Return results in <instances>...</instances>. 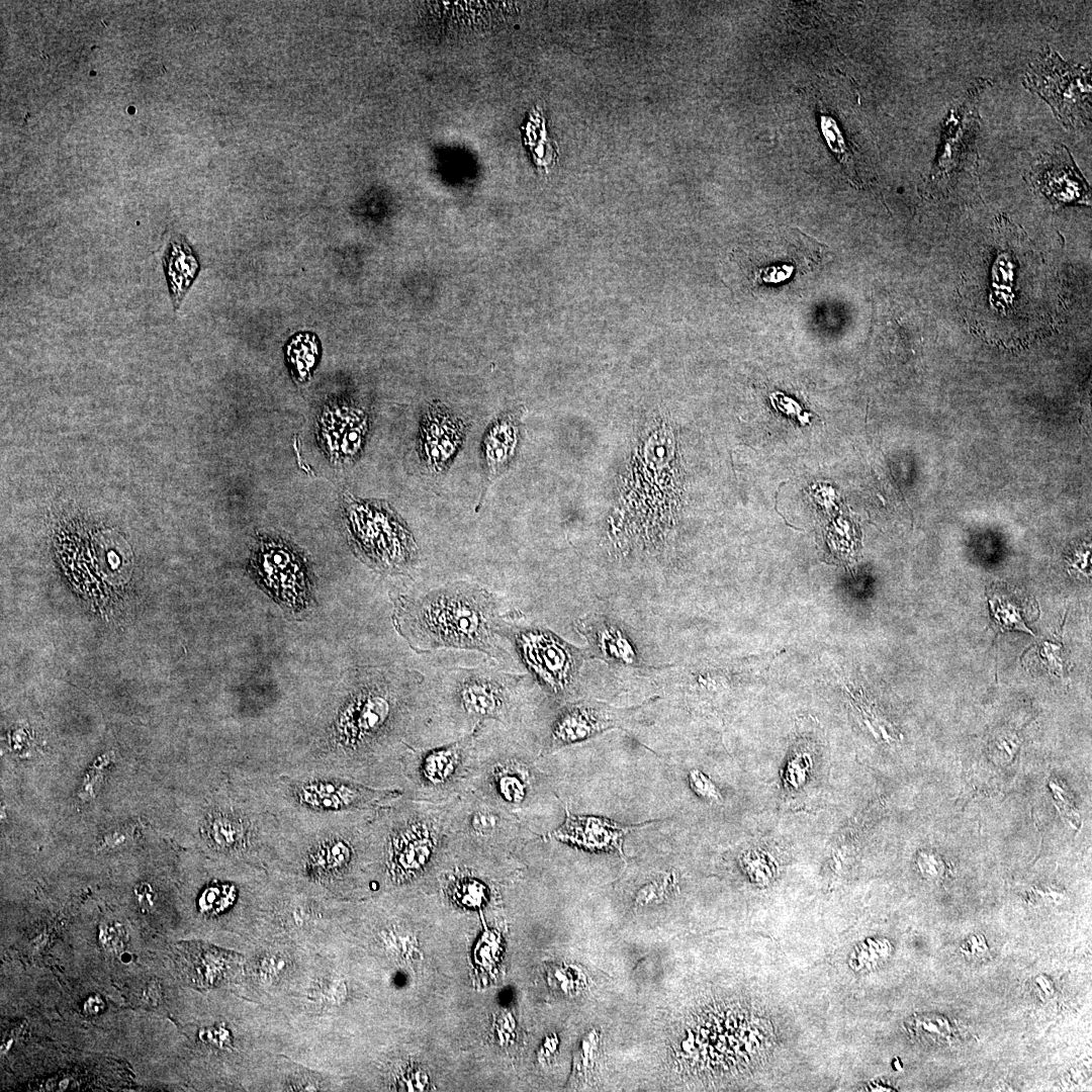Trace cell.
Wrapping results in <instances>:
<instances>
[{
	"instance_id": "1",
	"label": "cell",
	"mask_w": 1092,
	"mask_h": 1092,
	"mask_svg": "<svg viewBox=\"0 0 1092 1092\" xmlns=\"http://www.w3.org/2000/svg\"><path fill=\"white\" fill-rule=\"evenodd\" d=\"M395 622L418 652L452 647L496 656L499 651V617L494 600L476 585L457 582L418 598L401 597Z\"/></svg>"
},
{
	"instance_id": "2",
	"label": "cell",
	"mask_w": 1092,
	"mask_h": 1092,
	"mask_svg": "<svg viewBox=\"0 0 1092 1092\" xmlns=\"http://www.w3.org/2000/svg\"><path fill=\"white\" fill-rule=\"evenodd\" d=\"M373 861L394 884L415 881L452 856L448 802L401 794L378 806L370 823Z\"/></svg>"
},
{
	"instance_id": "3",
	"label": "cell",
	"mask_w": 1092,
	"mask_h": 1092,
	"mask_svg": "<svg viewBox=\"0 0 1092 1092\" xmlns=\"http://www.w3.org/2000/svg\"><path fill=\"white\" fill-rule=\"evenodd\" d=\"M375 810L278 820L280 835L274 861L290 863L325 886L349 882L356 871L372 867L370 823Z\"/></svg>"
},
{
	"instance_id": "4",
	"label": "cell",
	"mask_w": 1092,
	"mask_h": 1092,
	"mask_svg": "<svg viewBox=\"0 0 1092 1092\" xmlns=\"http://www.w3.org/2000/svg\"><path fill=\"white\" fill-rule=\"evenodd\" d=\"M232 778L244 783L278 820L326 818L375 810L401 794L322 774Z\"/></svg>"
},
{
	"instance_id": "5",
	"label": "cell",
	"mask_w": 1092,
	"mask_h": 1092,
	"mask_svg": "<svg viewBox=\"0 0 1092 1092\" xmlns=\"http://www.w3.org/2000/svg\"><path fill=\"white\" fill-rule=\"evenodd\" d=\"M478 727L455 740L413 749L402 764L401 795L416 801L446 803L466 793Z\"/></svg>"
},
{
	"instance_id": "6",
	"label": "cell",
	"mask_w": 1092,
	"mask_h": 1092,
	"mask_svg": "<svg viewBox=\"0 0 1092 1092\" xmlns=\"http://www.w3.org/2000/svg\"><path fill=\"white\" fill-rule=\"evenodd\" d=\"M452 856H502L515 845L518 819L470 792L448 802Z\"/></svg>"
},
{
	"instance_id": "7",
	"label": "cell",
	"mask_w": 1092,
	"mask_h": 1092,
	"mask_svg": "<svg viewBox=\"0 0 1092 1092\" xmlns=\"http://www.w3.org/2000/svg\"><path fill=\"white\" fill-rule=\"evenodd\" d=\"M349 531L359 551L384 569L411 565L417 556L413 535L385 504L345 498Z\"/></svg>"
},
{
	"instance_id": "8",
	"label": "cell",
	"mask_w": 1092,
	"mask_h": 1092,
	"mask_svg": "<svg viewBox=\"0 0 1092 1092\" xmlns=\"http://www.w3.org/2000/svg\"><path fill=\"white\" fill-rule=\"evenodd\" d=\"M1023 83L1051 105L1066 127L1075 128L1090 121V72L1086 68L1065 62L1048 48L1030 63Z\"/></svg>"
},
{
	"instance_id": "9",
	"label": "cell",
	"mask_w": 1092,
	"mask_h": 1092,
	"mask_svg": "<svg viewBox=\"0 0 1092 1092\" xmlns=\"http://www.w3.org/2000/svg\"><path fill=\"white\" fill-rule=\"evenodd\" d=\"M514 679L510 675L483 670L462 674L451 694L453 713L469 723L470 732L487 721L509 722Z\"/></svg>"
},
{
	"instance_id": "10",
	"label": "cell",
	"mask_w": 1092,
	"mask_h": 1092,
	"mask_svg": "<svg viewBox=\"0 0 1092 1092\" xmlns=\"http://www.w3.org/2000/svg\"><path fill=\"white\" fill-rule=\"evenodd\" d=\"M516 643L526 665L552 694L568 691L582 663L579 649L542 629H522Z\"/></svg>"
},
{
	"instance_id": "11",
	"label": "cell",
	"mask_w": 1092,
	"mask_h": 1092,
	"mask_svg": "<svg viewBox=\"0 0 1092 1092\" xmlns=\"http://www.w3.org/2000/svg\"><path fill=\"white\" fill-rule=\"evenodd\" d=\"M251 564L257 578L282 605L297 611L305 605L307 583L302 560L281 541L262 540Z\"/></svg>"
},
{
	"instance_id": "12",
	"label": "cell",
	"mask_w": 1092,
	"mask_h": 1092,
	"mask_svg": "<svg viewBox=\"0 0 1092 1092\" xmlns=\"http://www.w3.org/2000/svg\"><path fill=\"white\" fill-rule=\"evenodd\" d=\"M467 424L438 403L431 404L420 422L418 452L424 465L434 473L445 471L459 451Z\"/></svg>"
},
{
	"instance_id": "13",
	"label": "cell",
	"mask_w": 1092,
	"mask_h": 1092,
	"mask_svg": "<svg viewBox=\"0 0 1092 1092\" xmlns=\"http://www.w3.org/2000/svg\"><path fill=\"white\" fill-rule=\"evenodd\" d=\"M367 418L346 405L326 406L318 421V439L335 462L352 461L360 452L367 432Z\"/></svg>"
},
{
	"instance_id": "14",
	"label": "cell",
	"mask_w": 1092,
	"mask_h": 1092,
	"mask_svg": "<svg viewBox=\"0 0 1092 1092\" xmlns=\"http://www.w3.org/2000/svg\"><path fill=\"white\" fill-rule=\"evenodd\" d=\"M564 822L549 836L590 851H617L622 854L624 838L638 827L596 816L576 815L567 806H564Z\"/></svg>"
},
{
	"instance_id": "15",
	"label": "cell",
	"mask_w": 1092,
	"mask_h": 1092,
	"mask_svg": "<svg viewBox=\"0 0 1092 1092\" xmlns=\"http://www.w3.org/2000/svg\"><path fill=\"white\" fill-rule=\"evenodd\" d=\"M1032 179L1054 203L1089 199V186L1065 146H1060L1038 162L1032 170Z\"/></svg>"
},
{
	"instance_id": "16",
	"label": "cell",
	"mask_w": 1092,
	"mask_h": 1092,
	"mask_svg": "<svg viewBox=\"0 0 1092 1092\" xmlns=\"http://www.w3.org/2000/svg\"><path fill=\"white\" fill-rule=\"evenodd\" d=\"M578 630L600 658L622 665L639 666L642 658L631 637L613 620L603 616L581 619Z\"/></svg>"
},
{
	"instance_id": "17",
	"label": "cell",
	"mask_w": 1092,
	"mask_h": 1092,
	"mask_svg": "<svg viewBox=\"0 0 1092 1092\" xmlns=\"http://www.w3.org/2000/svg\"><path fill=\"white\" fill-rule=\"evenodd\" d=\"M163 267L174 308H178L199 271V262L185 237L173 235L163 256Z\"/></svg>"
},
{
	"instance_id": "18",
	"label": "cell",
	"mask_w": 1092,
	"mask_h": 1092,
	"mask_svg": "<svg viewBox=\"0 0 1092 1092\" xmlns=\"http://www.w3.org/2000/svg\"><path fill=\"white\" fill-rule=\"evenodd\" d=\"M190 980L198 987H212L232 977L240 968L242 956L207 944H189Z\"/></svg>"
},
{
	"instance_id": "19",
	"label": "cell",
	"mask_w": 1092,
	"mask_h": 1092,
	"mask_svg": "<svg viewBox=\"0 0 1092 1092\" xmlns=\"http://www.w3.org/2000/svg\"><path fill=\"white\" fill-rule=\"evenodd\" d=\"M611 720L587 705H570L556 716L550 736L554 747L574 743L608 728Z\"/></svg>"
},
{
	"instance_id": "20",
	"label": "cell",
	"mask_w": 1092,
	"mask_h": 1092,
	"mask_svg": "<svg viewBox=\"0 0 1092 1092\" xmlns=\"http://www.w3.org/2000/svg\"><path fill=\"white\" fill-rule=\"evenodd\" d=\"M518 440L517 419L504 415L495 419L486 431L481 453L484 465L490 476H495L507 467L514 455Z\"/></svg>"
},
{
	"instance_id": "21",
	"label": "cell",
	"mask_w": 1092,
	"mask_h": 1092,
	"mask_svg": "<svg viewBox=\"0 0 1092 1092\" xmlns=\"http://www.w3.org/2000/svg\"><path fill=\"white\" fill-rule=\"evenodd\" d=\"M989 603L992 619L998 630H1019L1032 634L1024 621L1028 604L1020 595L1008 592L1006 594L1001 590L992 592Z\"/></svg>"
},
{
	"instance_id": "22",
	"label": "cell",
	"mask_w": 1092,
	"mask_h": 1092,
	"mask_svg": "<svg viewBox=\"0 0 1092 1092\" xmlns=\"http://www.w3.org/2000/svg\"><path fill=\"white\" fill-rule=\"evenodd\" d=\"M318 352L316 336L310 333H299L287 344L286 357L297 382H305L310 378Z\"/></svg>"
},
{
	"instance_id": "23",
	"label": "cell",
	"mask_w": 1092,
	"mask_h": 1092,
	"mask_svg": "<svg viewBox=\"0 0 1092 1092\" xmlns=\"http://www.w3.org/2000/svg\"><path fill=\"white\" fill-rule=\"evenodd\" d=\"M239 898V889L231 882H213L200 894L197 907L208 915L221 914L235 906Z\"/></svg>"
},
{
	"instance_id": "24",
	"label": "cell",
	"mask_w": 1092,
	"mask_h": 1092,
	"mask_svg": "<svg viewBox=\"0 0 1092 1092\" xmlns=\"http://www.w3.org/2000/svg\"><path fill=\"white\" fill-rule=\"evenodd\" d=\"M450 886V896L457 904L466 907H480L487 901L488 889L485 884L470 877H459Z\"/></svg>"
},
{
	"instance_id": "25",
	"label": "cell",
	"mask_w": 1092,
	"mask_h": 1092,
	"mask_svg": "<svg viewBox=\"0 0 1092 1092\" xmlns=\"http://www.w3.org/2000/svg\"><path fill=\"white\" fill-rule=\"evenodd\" d=\"M98 937L101 946L110 953L121 952L127 943L126 930L117 921L103 922L99 927Z\"/></svg>"
},
{
	"instance_id": "26",
	"label": "cell",
	"mask_w": 1092,
	"mask_h": 1092,
	"mask_svg": "<svg viewBox=\"0 0 1092 1092\" xmlns=\"http://www.w3.org/2000/svg\"><path fill=\"white\" fill-rule=\"evenodd\" d=\"M689 783L692 790L701 798L708 801H720L721 794L715 784L701 770L693 769L689 774Z\"/></svg>"
},
{
	"instance_id": "27",
	"label": "cell",
	"mask_w": 1092,
	"mask_h": 1092,
	"mask_svg": "<svg viewBox=\"0 0 1092 1092\" xmlns=\"http://www.w3.org/2000/svg\"><path fill=\"white\" fill-rule=\"evenodd\" d=\"M133 895L138 906L144 913L150 912L156 903V893L151 884L141 882L135 885Z\"/></svg>"
},
{
	"instance_id": "28",
	"label": "cell",
	"mask_w": 1092,
	"mask_h": 1092,
	"mask_svg": "<svg viewBox=\"0 0 1092 1092\" xmlns=\"http://www.w3.org/2000/svg\"><path fill=\"white\" fill-rule=\"evenodd\" d=\"M105 1009V1003L100 996L91 995L83 1004V1012L87 1016H97Z\"/></svg>"
}]
</instances>
